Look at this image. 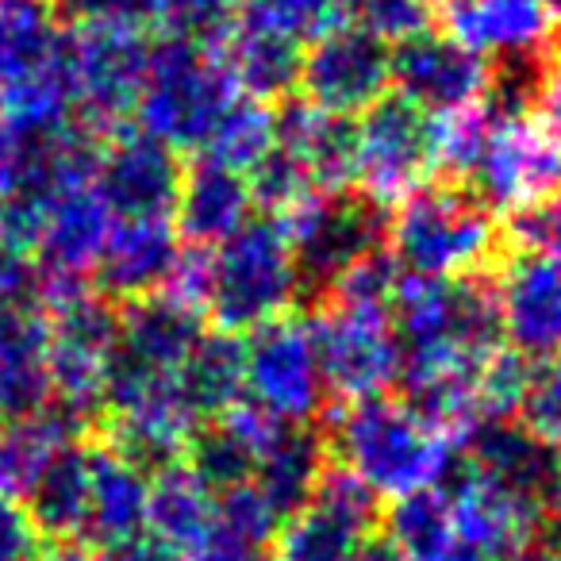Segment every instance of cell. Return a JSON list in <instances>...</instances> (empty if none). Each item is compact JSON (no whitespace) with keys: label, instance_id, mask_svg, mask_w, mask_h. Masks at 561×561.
<instances>
[{"label":"cell","instance_id":"7a4b0ae2","mask_svg":"<svg viewBox=\"0 0 561 561\" xmlns=\"http://www.w3.org/2000/svg\"><path fill=\"white\" fill-rule=\"evenodd\" d=\"M300 289L280 219H247L231 239L201 250V312L227 335L257 331L285 316Z\"/></svg>","mask_w":561,"mask_h":561},{"label":"cell","instance_id":"ac0fdd59","mask_svg":"<svg viewBox=\"0 0 561 561\" xmlns=\"http://www.w3.org/2000/svg\"><path fill=\"white\" fill-rule=\"evenodd\" d=\"M112 208L104 196L96 193L93 173L89 178L70 181L58 188L55 201L47 204V216L35 234V270H39L43 285L50 289H70V285H85L93 277L96 257L104 250V239L112 231Z\"/></svg>","mask_w":561,"mask_h":561},{"label":"cell","instance_id":"ee69618b","mask_svg":"<svg viewBox=\"0 0 561 561\" xmlns=\"http://www.w3.org/2000/svg\"><path fill=\"white\" fill-rule=\"evenodd\" d=\"M550 558H553V561H561V530H558V550H553Z\"/></svg>","mask_w":561,"mask_h":561},{"label":"cell","instance_id":"b9f144b4","mask_svg":"<svg viewBox=\"0 0 561 561\" xmlns=\"http://www.w3.org/2000/svg\"><path fill=\"white\" fill-rule=\"evenodd\" d=\"M546 507H550V515H553V527L561 530V458H558V469H553L550 489H546Z\"/></svg>","mask_w":561,"mask_h":561},{"label":"cell","instance_id":"d6a6232c","mask_svg":"<svg viewBox=\"0 0 561 561\" xmlns=\"http://www.w3.org/2000/svg\"><path fill=\"white\" fill-rule=\"evenodd\" d=\"M250 0H147V12L170 35L188 39H211L219 35Z\"/></svg>","mask_w":561,"mask_h":561},{"label":"cell","instance_id":"4316f807","mask_svg":"<svg viewBox=\"0 0 561 561\" xmlns=\"http://www.w3.org/2000/svg\"><path fill=\"white\" fill-rule=\"evenodd\" d=\"M469 466L489 473L492 481L507 489L535 496L546 504V489L553 481L558 458L546 443H538L523 423L512 420H489L469 431Z\"/></svg>","mask_w":561,"mask_h":561},{"label":"cell","instance_id":"8992f818","mask_svg":"<svg viewBox=\"0 0 561 561\" xmlns=\"http://www.w3.org/2000/svg\"><path fill=\"white\" fill-rule=\"evenodd\" d=\"M119 316L108 297L89 293L85 285L47 293V377L50 397L66 415H81L104 408L108 392L112 354H116Z\"/></svg>","mask_w":561,"mask_h":561},{"label":"cell","instance_id":"8fae6325","mask_svg":"<svg viewBox=\"0 0 561 561\" xmlns=\"http://www.w3.org/2000/svg\"><path fill=\"white\" fill-rule=\"evenodd\" d=\"M381 523L377 496L343 466L323 469L312 496L273 535V561H351Z\"/></svg>","mask_w":561,"mask_h":561},{"label":"cell","instance_id":"e575fe53","mask_svg":"<svg viewBox=\"0 0 561 561\" xmlns=\"http://www.w3.org/2000/svg\"><path fill=\"white\" fill-rule=\"evenodd\" d=\"M351 20L389 47L431 32V0H354Z\"/></svg>","mask_w":561,"mask_h":561},{"label":"cell","instance_id":"52a82bcc","mask_svg":"<svg viewBox=\"0 0 561 561\" xmlns=\"http://www.w3.org/2000/svg\"><path fill=\"white\" fill-rule=\"evenodd\" d=\"M435 178V124L400 93H385L354 124L351 181L381 208L408 201Z\"/></svg>","mask_w":561,"mask_h":561},{"label":"cell","instance_id":"ab89813d","mask_svg":"<svg viewBox=\"0 0 561 561\" xmlns=\"http://www.w3.org/2000/svg\"><path fill=\"white\" fill-rule=\"evenodd\" d=\"M66 9L78 20H139L147 0H66Z\"/></svg>","mask_w":561,"mask_h":561},{"label":"cell","instance_id":"9a60e30c","mask_svg":"<svg viewBox=\"0 0 561 561\" xmlns=\"http://www.w3.org/2000/svg\"><path fill=\"white\" fill-rule=\"evenodd\" d=\"M443 492L461 550L473 561H507L523 553L542 519V500L523 496L473 466L454 481L446 477Z\"/></svg>","mask_w":561,"mask_h":561},{"label":"cell","instance_id":"4fadbf2b","mask_svg":"<svg viewBox=\"0 0 561 561\" xmlns=\"http://www.w3.org/2000/svg\"><path fill=\"white\" fill-rule=\"evenodd\" d=\"M466 181L481 204L512 216L523 204L561 188V158L527 112H504L489 104V127Z\"/></svg>","mask_w":561,"mask_h":561},{"label":"cell","instance_id":"7bdbcfd3","mask_svg":"<svg viewBox=\"0 0 561 561\" xmlns=\"http://www.w3.org/2000/svg\"><path fill=\"white\" fill-rule=\"evenodd\" d=\"M546 4L553 9V16H561V0H546Z\"/></svg>","mask_w":561,"mask_h":561},{"label":"cell","instance_id":"cb8c5ba5","mask_svg":"<svg viewBox=\"0 0 561 561\" xmlns=\"http://www.w3.org/2000/svg\"><path fill=\"white\" fill-rule=\"evenodd\" d=\"M277 154L289 158L312 188L339 193L351 185L354 165L351 116H335L312 101H289L277 112Z\"/></svg>","mask_w":561,"mask_h":561},{"label":"cell","instance_id":"d6986e66","mask_svg":"<svg viewBox=\"0 0 561 561\" xmlns=\"http://www.w3.org/2000/svg\"><path fill=\"white\" fill-rule=\"evenodd\" d=\"M93 185L112 216H173L181 188L178 150L142 131H119L108 147H96Z\"/></svg>","mask_w":561,"mask_h":561},{"label":"cell","instance_id":"5b68a950","mask_svg":"<svg viewBox=\"0 0 561 561\" xmlns=\"http://www.w3.org/2000/svg\"><path fill=\"white\" fill-rule=\"evenodd\" d=\"M389 254L408 277H473L496 250L489 208L450 185H423L389 216Z\"/></svg>","mask_w":561,"mask_h":561},{"label":"cell","instance_id":"f546056e","mask_svg":"<svg viewBox=\"0 0 561 561\" xmlns=\"http://www.w3.org/2000/svg\"><path fill=\"white\" fill-rule=\"evenodd\" d=\"M389 546L404 561H473L458 542L443 484L404 496L389 512Z\"/></svg>","mask_w":561,"mask_h":561},{"label":"cell","instance_id":"ffe728a7","mask_svg":"<svg viewBox=\"0 0 561 561\" xmlns=\"http://www.w3.org/2000/svg\"><path fill=\"white\" fill-rule=\"evenodd\" d=\"M181 254L185 242L173 227V216H116L93 270L101 297H154L170 285Z\"/></svg>","mask_w":561,"mask_h":561},{"label":"cell","instance_id":"4dcf8cb0","mask_svg":"<svg viewBox=\"0 0 561 561\" xmlns=\"http://www.w3.org/2000/svg\"><path fill=\"white\" fill-rule=\"evenodd\" d=\"M273 147H277V112H273V104L239 93L224 108V116L216 119L201 154L208 162H219L227 170L250 178L273 154Z\"/></svg>","mask_w":561,"mask_h":561},{"label":"cell","instance_id":"d4e9b609","mask_svg":"<svg viewBox=\"0 0 561 561\" xmlns=\"http://www.w3.org/2000/svg\"><path fill=\"white\" fill-rule=\"evenodd\" d=\"M250 211H254V193H250V178H242V173L208 162V158H201L193 170L181 173L178 201H173V227L188 247H219L247 224Z\"/></svg>","mask_w":561,"mask_h":561},{"label":"cell","instance_id":"6da1fadb","mask_svg":"<svg viewBox=\"0 0 561 561\" xmlns=\"http://www.w3.org/2000/svg\"><path fill=\"white\" fill-rule=\"evenodd\" d=\"M328 450H335L339 466L358 477L377 500H404L450 477L458 438L412 400L381 392L351 400L346 412L335 415Z\"/></svg>","mask_w":561,"mask_h":561},{"label":"cell","instance_id":"836d02e7","mask_svg":"<svg viewBox=\"0 0 561 561\" xmlns=\"http://www.w3.org/2000/svg\"><path fill=\"white\" fill-rule=\"evenodd\" d=\"M519 423L546 443L553 454H561V354L542 362V369L527 377V392L519 404Z\"/></svg>","mask_w":561,"mask_h":561},{"label":"cell","instance_id":"7402d4cb","mask_svg":"<svg viewBox=\"0 0 561 561\" xmlns=\"http://www.w3.org/2000/svg\"><path fill=\"white\" fill-rule=\"evenodd\" d=\"M546 0H446V35L481 58H542L553 35Z\"/></svg>","mask_w":561,"mask_h":561},{"label":"cell","instance_id":"3957f363","mask_svg":"<svg viewBox=\"0 0 561 561\" xmlns=\"http://www.w3.org/2000/svg\"><path fill=\"white\" fill-rule=\"evenodd\" d=\"M239 96L208 39L165 35L150 47L147 78L135 96L139 131L170 150H201L227 104Z\"/></svg>","mask_w":561,"mask_h":561},{"label":"cell","instance_id":"44dd1931","mask_svg":"<svg viewBox=\"0 0 561 561\" xmlns=\"http://www.w3.org/2000/svg\"><path fill=\"white\" fill-rule=\"evenodd\" d=\"M208 43L216 47L227 78L234 81V89L242 96L277 101V96L293 93V85L300 81V62H305L300 39L285 32L280 24H273L254 4H247Z\"/></svg>","mask_w":561,"mask_h":561},{"label":"cell","instance_id":"9c48e42d","mask_svg":"<svg viewBox=\"0 0 561 561\" xmlns=\"http://www.w3.org/2000/svg\"><path fill=\"white\" fill-rule=\"evenodd\" d=\"M289 234L293 257H297L300 285L328 293L358 257L385 247L389 216L369 196L351 193H312L280 216Z\"/></svg>","mask_w":561,"mask_h":561},{"label":"cell","instance_id":"60d3db41","mask_svg":"<svg viewBox=\"0 0 561 561\" xmlns=\"http://www.w3.org/2000/svg\"><path fill=\"white\" fill-rule=\"evenodd\" d=\"M351 561H404V558H400V553L392 550L389 542H366Z\"/></svg>","mask_w":561,"mask_h":561},{"label":"cell","instance_id":"ba28073f","mask_svg":"<svg viewBox=\"0 0 561 561\" xmlns=\"http://www.w3.org/2000/svg\"><path fill=\"white\" fill-rule=\"evenodd\" d=\"M242 397L280 423L308 427L328 404L316 328L305 316H277L242 343Z\"/></svg>","mask_w":561,"mask_h":561},{"label":"cell","instance_id":"e0dca14e","mask_svg":"<svg viewBox=\"0 0 561 561\" xmlns=\"http://www.w3.org/2000/svg\"><path fill=\"white\" fill-rule=\"evenodd\" d=\"M392 85L427 116L458 112L489 96V58L461 47L454 35L423 32L392 47Z\"/></svg>","mask_w":561,"mask_h":561},{"label":"cell","instance_id":"83f0119b","mask_svg":"<svg viewBox=\"0 0 561 561\" xmlns=\"http://www.w3.org/2000/svg\"><path fill=\"white\" fill-rule=\"evenodd\" d=\"M27 512L47 538L81 542L89 507V446L70 443L43 466V473L27 484Z\"/></svg>","mask_w":561,"mask_h":561},{"label":"cell","instance_id":"2e32d148","mask_svg":"<svg viewBox=\"0 0 561 561\" xmlns=\"http://www.w3.org/2000/svg\"><path fill=\"white\" fill-rule=\"evenodd\" d=\"M500 339L527 362L561 354V262L515 250L492 289Z\"/></svg>","mask_w":561,"mask_h":561},{"label":"cell","instance_id":"8d00e7d4","mask_svg":"<svg viewBox=\"0 0 561 561\" xmlns=\"http://www.w3.org/2000/svg\"><path fill=\"white\" fill-rule=\"evenodd\" d=\"M507 231H512L515 250H530V254H546L561 262V188L515 208L507 219Z\"/></svg>","mask_w":561,"mask_h":561},{"label":"cell","instance_id":"74e56055","mask_svg":"<svg viewBox=\"0 0 561 561\" xmlns=\"http://www.w3.org/2000/svg\"><path fill=\"white\" fill-rule=\"evenodd\" d=\"M0 561H55L35 515L9 496H0Z\"/></svg>","mask_w":561,"mask_h":561},{"label":"cell","instance_id":"7c38bea8","mask_svg":"<svg viewBox=\"0 0 561 561\" xmlns=\"http://www.w3.org/2000/svg\"><path fill=\"white\" fill-rule=\"evenodd\" d=\"M320 366L328 392L351 400L381 397L392 381H400V339L392 323V308L343 305L331 300L312 323Z\"/></svg>","mask_w":561,"mask_h":561},{"label":"cell","instance_id":"277c9868","mask_svg":"<svg viewBox=\"0 0 561 561\" xmlns=\"http://www.w3.org/2000/svg\"><path fill=\"white\" fill-rule=\"evenodd\" d=\"M70 32L43 0H0V124H70Z\"/></svg>","mask_w":561,"mask_h":561},{"label":"cell","instance_id":"5bb4252c","mask_svg":"<svg viewBox=\"0 0 561 561\" xmlns=\"http://www.w3.org/2000/svg\"><path fill=\"white\" fill-rule=\"evenodd\" d=\"M297 85H305V101L320 104L335 116H358L389 93L392 47L354 20H346V24L308 39Z\"/></svg>","mask_w":561,"mask_h":561},{"label":"cell","instance_id":"603a6c76","mask_svg":"<svg viewBox=\"0 0 561 561\" xmlns=\"http://www.w3.org/2000/svg\"><path fill=\"white\" fill-rule=\"evenodd\" d=\"M150 473L116 446H89V507L81 542L112 546L135 542L147 535Z\"/></svg>","mask_w":561,"mask_h":561},{"label":"cell","instance_id":"484cf974","mask_svg":"<svg viewBox=\"0 0 561 561\" xmlns=\"http://www.w3.org/2000/svg\"><path fill=\"white\" fill-rule=\"evenodd\" d=\"M216 496L188 461H170L150 477L147 535L173 553H196L216 519Z\"/></svg>","mask_w":561,"mask_h":561},{"label":"cell","instance_id":"1f68e13d","mask_svg":"<svg viewBox=\"0 0 561 561\" xmlns=\"http://www.w3.org/2000/svg\"><path fill=\"white\" fill-rule=\"evenodd\" d=\"M181 389L201 420H211L234 400H242V343L227 331H204L193 346L185 369H181Z\"/></svg>","mask_w":561,"mask_h":561},{"label":"cell","instance_id":"d590c367","mask_svg":"<svg viewBox=\"0 0 561 561\" xmlns=\"http://www.w3.org/2000/svg\"><path fill=\"white\" fill-rule=\"evenodd\" d=\"M250 4L289 35H297L300 43L346 24L354 12V0H250Z\"/></svg>","mask_w":561,"mask_h":561},{"label":"cell","instance_id":"f35d334b","mask_svg":"<svg viewBox=\"0 0 561 561\" xmlns=\"http://www.w3.org/2000/svg\"><path fill=\"white\" fill-rule=\"evenodd\" d=\"M523 112L535 119V127L546 135V142H550L561 158V62H553V66L542 62Z\"/></svg>","mask_w":561,"mask_h":561},{"label":"cell","instance_id":"f1b7e54d","mask_svg":"<svg viewBox=\"0 0 561 561\" xmlns=\"http://www.w3.org/2000/svg\"><path fill=\"white\" fill-rule=\"evenodd\" d=\"M323 469H328V446H323V438L308 427H285L277 435V443L254 466L250 484L270 500L273 512L289 515L312 496Z\"/></svg>","mask_w":561,"mask_h":561},{"label":"cell","instance_id":"30bf717a","mask_svg":"<svg viewBox=\"0 0 561 561\" xmlns=\"http://www.w3.org/2000/svg\"><path fill=\"white\" fill-rule=\"evenodd\" d=\"M150 62V39L139 20H81L70 32L73 108L96 127H119L135 108Z\"/></svg>","mask_w":561,"mask_h":561}]
</instances>
